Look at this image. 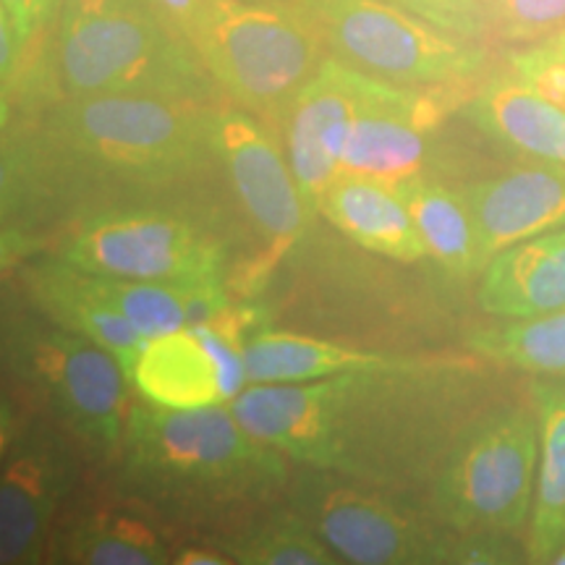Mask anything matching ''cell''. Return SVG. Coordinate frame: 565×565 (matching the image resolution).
<instances>
[{
	"instance_id": "8fae6325",
	"label": "cell",
	"mask_w": 565,
	"mask_h": 565,
	"mask_svg": "<svg viewBox=\"0 0 565 565\" xmlns=\"http://www.w3.org/2000/svg\"><path fill=\"white\" fill-rule=\"evenodd\" d=\"M212 168H217L254 238L267 257H280L299 242L315 212L303 200L280 139L263 118L233 103L212 113Z\"/></svg>"
},
{
	"instance_id": "cb8c5ba5",
	"label": "cell",
	"mask_w": 565,
	"mask_h": 565,
	"mask_svg": "<svg viewBox=\"0 0 565 565\" xmlns=\"http://www.w3.org/2000/svg\"><path fill=\"white\" fill-rule=\"evenodd\" d=\"M532 395L540 414V463L526 555L534 563H555L565 547V391L536 383Z\"/></svg>"
},
{
	"instance_id": "52a82bcc",
	"label": "cell",
	"mask_w": 565,
	"mask_h": 565,
	"mask_svg": "<svg viewBox=\"0 0 565 565\" xmlns=\"http://www.w3.org/2000/svg\"><path fill=\"white\" fill-rule=\"evenodd\" d=\"M3 359L92 458L116 461L131 383L110 351L40 312L6 324Z\"/></svg>"
},
{
	"instance_id": "e0dca14e",
	"label": "cell",
	"mask_w": 565,
	"mask_h": 565,
	"mask_svg": "<svg viewBox=\"0 0 565 565\" xmlns=\"http://www.w3.org/2000/svg\"><path fill=\"white\" fill-rule=\"evenodd\" d=\"M458 116L519 158L565 166V108L536 95L508 68L490 71L466 92Z\"/></svg>"
},
{
	"instance_id": "6da1fadb",
	"label": "cell",
	"mask_w": 565,
	"mask_h": 565,
	"mask_svg": "<svg viewBox=\"0 0 565 565\" xmlns=\"http://www.w3.org/2000/svg\"><path fill=\"white\" fill-rule=\"evenodd\" d=\"M469 364L391 356L291 385H249L231 412L294 463L387 492L427 494L475 408Z\"/></svg>"
},
{
	"instance_id": "d4e9b609",
	"label": "cell",
	"mask_w": 565,
	"mask_h": 565,
	"mask_svg": "<svg viewBox=\"0 0 565 565\" xmlns=\"http://www.w3.org/2000/svg\"><path fill=\"white\" fill-rule=\"evenodd\" d=\"M217 547L242 565H338V555L291 505L254 515L242 526L225 529Z\"/></svg>"
},
{
	"instance_id": "7402d4cb",
	"label": "cell",
	"mask_w": 565,
	"mask_h": 565,
	"mask_svg": "<svg viewBox=\"0 0 565 565\" xmlns=\"http://www.w3.org/2000/svg\"><path fill=\"white\" fill-rule=\"evenodd\" d=\"M412 212L427 257L454 278H471L482 273L475 217L461 186L454 189L437 175H414L395 183Z\"/></svg>"
},
{
	"instance_id": "d6a6232c",
	"label": "cell",
	"mask_w": 565,
	"mask_h": 565,
	"mask_svg": "<svg viewBox=\"0 0 565 565\" xmlns=\"http://www.w3.org/2000/svg\"><path fill=\"white\" fill-rule=\"evenodd\" d=\"M249 3H296V0H249Z\"/></svg>"
},
{
	"instance_id": "83f0119b",
	"label": "cell",
	"mask_w": 565,
	"mask_h": 565,
	"mask_svg": "<svg viewBox=\"0 0 565 565\" xmlns=\"http://www.w3.org/2000/svg\"><path fill=\"white\" fill-rule=\"evenodd\" d=\"M492 42L529 45L565 30V0H484Z\"/></svg>"
},
{
	"instance_id": "ffe728a7",
	"label": "cell",
	"mask_w": 565,
	"mask_h": 565,
	"mask_svg": "<svg viewBox=\"0 0 565 565\" xmlns=\"http://www.w3.org/2000/svg\"><path fill=\"white\" fill-rule=\"evenodd\" d=\"M26 288L38 312L110 351L131 383L134 366L150 338L97 301L84 288L79 267L66 263L61 254L40 259L26 270Z\"/></svg>"
},
{
	"instance_id": "4fadbf2b",
	"label": "cell",
	"mask_w": 565,
	"mask_h": 565,
	"mask_svg": "<svg viewBox=\"0 0 565 565\" xmlns=\"http://www.w3.org/2000/svg\"><path fill=\"white\" fill-rule=\"evenodd\" d=\"M244 343V328L231 307L212 320L154 335L139 353L131 387L162 408L228 406L249 385Z\"/></svg>"
},
{
	"instance_id": "1f68e13d",
	"label": "cell",
	"mask_w": 565,
	"mask_h": 565,
	"mask_svg": "<svg viewBox=\"0 0 565 565\" xmlns=\"http://www.w3.org/2000/svg\"><path fill=\"white\" fill-rule=\"evenodd\" d=\"M550 40H553V42H555V47H557V51H561V55H563V58H565V30H561V32H555V34H553V38H550Z\"/></svg>"
},
{
	"instance_id": "7a4b0ae2",
	"label": "cell",
	"mask_w": 565,
	"mask_h": 565,
	"mask_svg": "<svg viewBox=\"0 0 565 565\" xmlns=\"http://www.w3.org/2000/svg\"><path fill=\"white\" fill-rule=\"evenodd\" d=\"M294 461L231 406L162 408L131 401L113 487L162 521L215 526L286 498Z\"/></svg>"
},
{
	"instance_id": "5bb4252c",
	"label": "cell",
	"mask_w": 565,
	"mask_h": 565,
	"mask_svg": "<svg viewBox=\"0 0 565 565\" xmlns=\"http://www.w3.org/2000/svg\"><path fill=\"white\" fill-rule=\"evenodd\" d=\"M76 463L68 445L40 424L6 422L0 463V563H42L53 524L74 490Z\"/></svg>"
},
{
	"instance_id": "2e32d148",
	"label": "cell",
	"mask_w": 565,
	"mask_h": 565,
	"mask_svg": "<svg viewBox=\"0 0 565 565\" xmlns=\"http://www.w3.org/2000/svg\"><path fill=\"white\" fill-rule=\"evenodd\" d=\"M461 192L484 265L508 246L565 228V166L557 162L524 158L461 183Z\"/></svg>"
},
{
	"instance_id": "44dd1931",
	"label": "cell",
	"mask_w": 565,
	"mask_h": 565,
	"mask_svg": "<svg viewBox=\"0 0 565 565\" xmlns=\"http://www.w3.org/2000/svg\"><path fill=\"white\" fill-rule=\"evenodd\" d=\"M158 515L131 500L76 515L51 547L53 561L82 565H166L173 550Z\"/></svg>"
},
{
	"instance_id": "f1b7e54d",
	"label": "cell",
	"mask_w": 565,
	"mask_h": 565,
	"mask_svg": "<svg viewBox=\"0 0 565 565\" xmlns=\"http://www.w3.org/2000/svg\"><path fill=\"white\" fill-rule=\"evenodd\" d=\"M393 3L435 21L445 30H454L458 34H466V38L482 40L487 45H492L484 0H393Z\"/></svg>"
},
{
	"instance_id": "8992f818",
	"label": "cell",
	"mask_w": 565,
	"mask_h": 565,
	"mask_svg": "<svg viewBox=\"0 0 565 565\" xmlns=\"http://www.w3.org/2000/svg\"><path fill=\"white\" fill-rule=\"evenodd\" d=\"M330 55L401 87L471 89L490 74V47L393 0H296Z\"/></svg>"
},
{
	"instance_id": "603a6c76",
	"label": "cell",
	"mask_w": 565,
	"mask_h": 565,
	"mask_svg": "<svg viewBox=\"0 0 565 565\" xmlns=\"http://www.w3.org/2000/svg\"><path fill=\"white\" fill-rule=\"evenodd\" d=\"M387 359L391 353L351 349V345L288 333V330H254L244 343L246 383L249 385L315 383V380L333 377L341 372L383 364Z\"/></svg>"
},
{
	"instance_id": "ba28073f",
	"label": "cell",
	"mask_w": 565,
	"mask_h": 565,
	"mask_svg": "<svg viewBox=\"0 0 565 565\" xmlns=\"http://www.w3.org/2000/svg\"><path fill=\"white\" fill-rule=\"evenodd\" d=\"M536 463V406L484 408L445 456L427 492L429 513L456 532L521 534L532 519Z\"/></svg>"
},
{
	"instance_id": "5b68a950",
	"label": "cell",
	"mask_w": 565,
	"mask_h": 565,
	"mask_svg": "<svg viewBox=\"0 0 565 565\" xmlns=\"http://www.w3.org/2000/svg\"><path fill=\"white\" fill-rule=\"evenodd\" d=\"M194 47L225 100L273 131L330 55L299 3L249 0H212Z\"/></svg>"
},
{
	"instance_id": "9a60e30c",
	"label": "cell",
	"mask_w": 565,
	"mask_h": 565,
	"mask_svg": "<svg viewBox=\"0 0 565 565\" xmlns=\"http://www.w3.org/2000/svg\"><path fill=\"white\" fill-rule=\"evenodd\" d=\"M353 108H356V68L328 55L315 79L280 118L278 131L299 189L320 215V200L341 175L345 141H349Z\"/></svg>"
},
{
	"instance_id": "4dcf8cb0",
	"label": "cell",
	"mask_w": 565,
	"mask_h": 565,
	"mask_svg": "<svg viewBox=\"0 0 565 565\" xmlns=\"http://www.w3.org/2000/svg\"><path fill=\"white\" fill-rule=\"evenodd\" d=\"M173 563L181 565H228V555L223 553L215 542L210 545H192V547H181L175 550Z\"/></svg>"
},
{
	"instance_id": "4316f807",
	"label": "cell",
	"mask_w": 565,
	"mask_h": 565,
	"mask_svg": "<svg viewBox=\"0 0 565 565\" xmlns=\"http://www.w3.org/2000/svg\"><path fill=\"white\" fill-rule=\"evenodd\" d=\"M61 0H0V71L3 95L17 87L26 66L45 45Z\"/></svg>"
},
{
	"instance_id": "9c48e42d",
	"label": "cell",
	"mask_w": 565,
	"mask_h": 565,
	"mask_svg": "<svg viewBox=\"0 0 565 565\" xmlns=\"http://www.w3.org/2000/svg\"><path fill=\"white\" fill-rule=\"evenodd\" d=\"M286 503L351 565L450 563L454 529L412 498L359 479L294 463Z\"/></svg>"
},
{
	"instance_id": "7c38bea8",
	"label": "cell",
	"mask_w": 565,
	"mask_h": 565,
	"mask_svg": "<svg viewBox=\"0 0 565 565\" xmlns=\"http://www.w3.org/2000/svg\"><path fill=\"white\" fill-rule=\"evenodd\" d=\"M461 89L401 87L356 71V108L341 173H364L398 183L435 175L448 95ZM469 92V89H466Z\"/></svg>"
},
{
	"instance_id": "836d02e7",
	"label": "cell",
	"mask_w": 565,
	"mask_h": 565,
	"mask_svg": "<svg viewBox=\"0 0 565 565\" xmlns=\"http://www.w3.org/2000/svg\"><path fill=\"white\" fill-rule=\"evenodd\" d=\"M555 563H561V565H565V547H563V553L557 555V561Z\"/></svg>"
},
{
	"instance_id": "3957f363",
	"label": "cell",
	"mask_w": 565,
	"mask_h": 565,
	"mask_svg": "<svg viewBox=\"0 0 565 565\" xmlns=\"http://www.w3.org/2000/svg\"><path fill=\"white\" fill-rule=\"evenodd\" d=\"M217 103L150 95L63 97L26 110L6 171L63 186L74 179L160 183L212 168V113Z\"/></svg>"
},
{
	"instance_id": "30bf717a",
	"label": "cell",
	"mask_w": 565,
	"mask_h": 565,
	"mask_svg": "<svg viewBox=\"0 0 565 565\" xmlns=\"http://www.w3.org/2000/svg\"><path fill=\"white\" fill-rule=\"evenodd\" d=\"M66 263L113 278L212 286L225 282L221 238L171 207L124 204L82 217L61 244Z\"/></svg>"
},
{
	"instance_id": "f546056e",
	"label": "cell",
	"mask_w": 565,
	"mask_h": 565,
	"mask_svg": "<svg viewBox=\"0 0 565 565\" xmlns=\"http://www.w3.org/2000/svg\"><path fill=\"white\" fill-rule=\"evenodd\" d=\"M212 0H158V6L168 13L179 30L186 34V40L194 45L196 32H200L204 17H207Z\"/></svg>"
},
{
	"instance_id": "d6986e66",
	"label": "cell",
	"mask_w": 565,
	"mask_h": 565,
	"mask_svg": "<svg viewBox=\"0 0 565 565\" xmlns=\"http://www.w3.org/2000/svg\"><path fill=\"white\" fill-rule=\"evenodd\" d=\"M477 301L487 315L503 320L565 309V228L494 254L479 278Z\"/></svg>"
},
{
	"instance_id": "484cf974",
	"label": "cell",
	"mask_w": 565,
	"mask_h": 565,
	"mask_svg": "<svg viewBox=\"0 0 565 565\" xmlns=\"http://www.w3.org/2000/svg\"><path fill=\"white\" fill-rule=\"evenodd\" d=\"M469 345L487 362L561 377L565 374V309L508 320L471 335Z\"/></svg>"
},
{
	"instance_id": "ac0fdd59",
	"label": "cell",
	"mask_w": 565,
	"mask_h": 565,
	"mask_svg": "<svg viewBox=\"0 0 565 565\" xmlns=\"http://www.w3.org/2000/svg\"><path fill=\"white\" fill-rule=\"evenodd\" d=\"M317 212L345 238L380 257L395 263H422L427 257L412 212L391 181L341 173L322 194Z\"/></svg>"
},
{
	"instance_id": "277c9868",
	"label": "cell",
	"mask_w": 565,
	"mask_h": 565,
	"mask_svg": "<svg viewBox=\"0 0 565 565\" xmlns=\"http://www.w3.org/2000/svg\"><path fill=\"white\" fill-rule=\"evenodd\" d=\"M87 95L223 103L196 47L158 0H61L45 45L3 95V110Z\"/></svg>"
}]
</instances>
